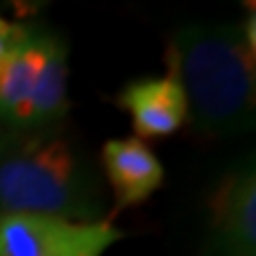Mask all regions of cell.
<instances>
[{
    "label": "cell",
    "mask_w": 256,
    "mask_h": 256,
    "mask_svg": "<svg viewBox=\"0 0 256 256\" xmlns=\"http://www.w3.org/2000/svg\"><path fill=\"white\" fill-rule=\"evenodd\" d=\"M166 69L206 136H240L254 128V17L249 26L190 24L166 48Z\"/></svg>",
    "instance_id": "cell-1"
},
{
    "label": "cell",
    "mask_w": 256,
    "mask_h": 256,
    "mask_svg": "<svg viewBox=\"0 0 256 256\" xmlns=\"http://www.w3.org/2000/svg\"><path fill=\"white\" fill-rule=\"evenodd\" d=\"M98 223L102 188L88 159L55 130L0 133V216Z\"/></svg>",
    "instance_id": "cell-2"
},
{
    "label": "cell",
    "mask_w": 256,
    "mask_h": 256,
    "mask_svg": "<svg viewBox=\"0 0 256 256\" xmlns=\"http://www.w3.org/2000/svg\"><path fill=\"white\" fill-rule=\"evenodd\" d=\"M121 235L104 220L78 223L34 214H2L0 256H102Z\"/></svg>",
    "instance_id": "cell-3"
},
{
    "label": "cell",
    "mask_w": 256,
    "mask_h": 256,
    "mask_svg": "<svg viewBox=\"0 0 256 256\" xmlns=\"http://www.w3.org/2000/svg\"><path fill=\"white\" fill-rule=\"evenodd\" d=\"M211 256H254L256 249V178L254 166L230 171L209 200Z\"/></svg>",
    "instance_id": "cell-4"
},
{
    "label": "cell",
    "mask_w": 256,
    "mask_h": 256,
    "mask_svg": "<svg viewBox=\"0 0 256 256\" xmlns=\"http://www.w3.org/2000/svg\"><path fill=\"white\" fill-rule=\"evenodd\" d=\"M55 38V34L31 28L22 46L0 57V121L14 130H24L28 104Z\"/></svg>",
    "instance_id": "cell-5"
},
{
    "label": "cell",
    "mask_w": 256,
    "mask_h": 256,
    "mask_svg": "<svg viewBox=\"0 0 256 256\" xmlns=\"http://www.w3.org/2000/svg\"><path fill=\"white\" fill-rule=\"evenodd\" d=\"M119 104L130 114L140 138L171 136L188 119V100L168 76L128 83L119 95Z\"/></svg>",
    "instance_id": "cell-6"
},
{
    "label": "cell",
    "mask_w": 256,
    "mask_h": 256,
    "mask_svg": "<svg viewBox=\"0 0 256 256\" xmlns=\"http://www.w3.org/2000/svg\"><path fill=\"white\" fill-rule=\"evenodd\" d=\"M102 166L119 206L145 202L164 180V166L142 140H107L102 147Z\"/></svg>",
    "instance_id": "cell-7"
},
{
    "label": "cell",
    "mask_w": 256,
    "mask_h": 256,
    "mask_svg": "<svg viewBox=\"0 0 256 256\" xmlns=\"http://www.w3.org/2000/svg\"><path fill=\"white\" fill-rule=\"evenodd\" d=\"M66 110H69V100H66V46L60 38H55V43L48 52L36 92L28 104L24 130H52V126L66 114Z\"/></svg>",
    "instance_id": "cell-8"
},
{
    "label": "cell",
    "mask_w": 256,
    "mask_h": 256,
    "mask_svg": "<svg viewBox=\"0 0 256 256\" xmlns=\"http://www.w3.org/2000/svg\"><path fill=\"white\" fill-rule=\"evenodd\" d=\"M31 28H24L19 24H10L5 19H0V57H5L12 52L14 48H19L28 38Z\"/></svg>",
    "instance_id": "cell-9"
}]
</instances>
